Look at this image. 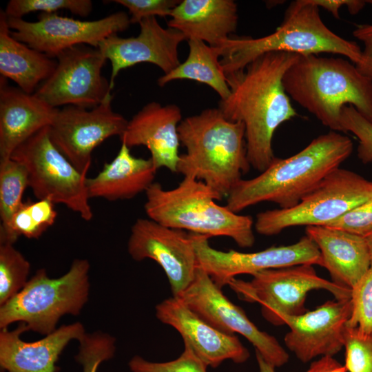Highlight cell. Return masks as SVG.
<instances>
[{"instance_id":"6da1fadb","label":"cell","mask_w":372,"mask_h":372,"mask_svg":"<svg viewBox=\"0 0 372 372\" xmlns=\"http://www.w3.org/2000/svg\"><path fill=\"white\" fill-rule=\"evenodd\" d=\"M299 55L266 53L244 69L226 74L230 94L220 100L218 108L229 121L245 125L247 158L250 165L260 172L275 158L272 149L275 131L298 115L282 79Z\"/></svg>"},{"instance_id":"7a4b0ae2","label":"cell","mask_w":372,"mask_h":372,"mask_svg":"<svg viewBox=\"0 0 372 372\" xmlns=\"http://www.w3.org/2000/svg\"><path fill=\"white\" fill-rule=\"evenodd\" d=\"M353 149L347 136L332 130L320 135L291 156L275 157L258 176L241 179L227 197L226 206L238 214L262 202L276 203L279 209L292 208L339 168Z\"/></svg>"},{"instance_id":"3957f363","label":"cell","mask_w":372,"mask_h":372,"mask_svg":"<svg viewBox=\"0 0 372 372\" xmlns=\"http://www.w3.org/2000/svg\"><path fill=\"white\" fill-rule=\"evenodd\" d=\"M178 132L186 153L180 155L177 172L227 197L251 166L245 125L229 121L218 107L207 108L182 120Z\"/></svg>"},{"instance_id":"277c9868","label":"cell","mask_w":372,"mask_h":372,"mask_svg":"<svg viewBox=\"0 0 372 372\" xmlns=\"http://www.w3.org/2000/svg\"><path fill=\"white\" fill-rule=\"evenodd\" d=\"M282 83L289 96L332 131L343 132L346 105L372 123V80L345 59L299 55Z\"/></svg>"},{"instance_id":"5b68a950","label":"cell","mask_w":372,"mask_h":372,"mask_svg":"<svg viewBox=\"0 0 372 372\" xmlns=\"http://www.w3.org/2000/svg\"><path fill=\"white\" fill-rule=\"evenodd\" d=\"M144 209L147 218L164 226L208 237L231 238L239 247L254 245V220L226 205L216 203L223 198L205 183L192 176L174 189L154 183L145 192Z\"/></svg>"},{"instance_id":"8992f818","label":"cell","mask_w":372,"mask_h":372,"mask_svg":"<svg viewBox=\"0 0 372 372\" xmlns=\"http://www.w3.org/2000/svg\"><path fill=\"white\" fill-rule=\"evenodd\" d=\"M218 47L225 74L242 70L258 56L274 52L300 55L338 54L355 65L362 58L358 45L332 32L322 21L319 8L309 0L291 3L274 32L256 39L229 37Z\"/></svg>"},{"instance_id":"52a82bcc","label":"cell","mask_w":372,"mask_h":372,"mask_svg":"<svg viewBox=\"0 0 372 372\" xmlns=\"http://www.w3.org/2000/svg\"><path fill=\"white\" fill-rule=\"evenodd\" d=\"M90 263L75 259L70 269L57 278L38 269L23 288L0 306V328L23 322L28 331L48 335L56 330L60 318L80 314L88 300Z\"/></svg>"},{"instance_id":"ba28073f","label":"cell","mask_w":372,"mask_h":372,"mask_svg":"<svg viewBox=\"0 0 372 372\" xmlns=\"http://www.w3.org/2000/svg\"><path fill=\"white\" fill-rule=\"evenodd\" d=\"M372 199V181L343 168H337L295 207L258 213L254 228L271 236L295 226H325L354 207Z\"/></svg>"},{"instance_id":"9c48e42d","label":"cell","mask_w":372,"mask_h":372,"mask_svg":"<svg viewBox=\"0 0 372 372\" xmlns=\"http://www.w3.org/2000/svg\"><path fill=\"white\" fill-rule=\"evenodd\" d=\"M244 281L232 278L228 285L240 299L261 306V313L273 325H283L285 316L304 313L307 294L313 289H325L336 300L351 298V289L318 276L311 265H299L265 269Z\"/></svg>"},{"instance_id":"30bf717a","label":"cell","mask_w":372,"mask_h":372,"mask_svg":"<svg viewBox=\"0 0 372 372\" xmlns=\"http://www.w3.org/2000/svg\"><path fill=\"white\" fill-rule=\"evenodd\" d=\"M10 158L27 169L28 187L38 200L64 205L85 221L92 219L87 175L79 171L54 145L49 126L20 145Z\"/></svg>"},{"instance_id":"8fae6325","label":"cell","mask_w":372,"mask_h":372,"mask_svg":"<svg viewBox=\"0 0 372 372\" xmlns=\"http://www.w3.org/2000/svg\"><path fill=\"white\" fill-rule=\"evenodd\" d=\"M56 58L54 71L34 93L51 107L92 109L111 94L110 80L102 74L107 59L99 48L78 45Z\"/></svg>"},{"instance_id":"7c38bea8","label":"cell","mask_w":372,"mask_h":372,"mask_svg":"<svg viewBox=\"0 0 372 372\" xmlns=\"http://www.w3.org/2000/svg\"><path fill=\"white\" fill-rule=\"evenodd\" d=\"M7 21L15 39L51 58L78 45L98 48L103 40L125 31L131 24L130 17L123 11L93 21L41 12L34 22L8 17Z\"/></svg>"},{"instance_id":"4fadbf2b","label":"cell","mask_w":372,"mask_h":372,"mask_svg":"<svg viewBox=\"0 0 372 372\" xmlns=\"http://www.w3.org/2000/svg\"><path fill=\"white\" fill-rule=\"evenodd\" d=\"M176 298L218 331L243 335L254 345L256 351L275 368L288 362L289 355L276 338L258 329L241 307L231 302L199 266L193 281Z\"/></svg>"},{"instance_id":"5bb4252c","label":"cell","mask_w":372,"mask_h":372,"mask_svg":"<svg viewBox=\"0 0 372 372\" xmlns=\"http://www.w3.org/2000/svg\"><path fill=\"white\" fill-rule=\"evenodd\" d=\"M112 94L92 109L65 106L49 126L56 148L81 173L92 164L94 149L107 138L123 134L128 121L112 107Z\"/></svg>"},{"instance_id":"9a60e30c","label":"cell","mask_w":372,"mask_h":372,"mask_svg":"<svg viewBox=\"0 0 372 372\" xmlns=\"http://www.w3.org/2000/svg\"><path fill=\"white\" fill-rule=\"evenodd\" d=\"M198 266L201 267L220 289L240 274L253 275L258 271L299 265L322 266L320 251L307 235L297 242L272 246L265 250L243 253L223 251L211 247L209 237L192 233Z\"/></svg>"},{"instance_id":"2e32d148","label":"cell","mask_w":372,"mask_h":372,"mask_svg":"<svg viewBox=\"0 0 372 372\" xmlns=\"http://www.w3.org/2000/svg\"><path fill=\"white\" fill-rule=\"evenodd\" d=\"M127 251L136 261L146 258L156 261L164 270L174 297L194 279L198 262L190 232L140 218L132 226Z\"/></svg>"},{"instance_id":"e0dca14e","label":"cell","mask_w":372,"mask_h":372,"mask_svg":"<svg viewBox=\"0 0 372 372\" xmlns=\"http://www.w3.org/2000/svg\"><path fill=\"white\" fill-rule=\"evenodd\" d=\"M136 37L123 38L110 35L99 45V50L112 65L110 79L113 90L118 72L141 63H149L168 74L180 65L178 48L187 40L184 34L172 28H163L155 17L143 19Z\"/></svg>"},{"instance_id":"ac0fdd59","label":"cell","mask_w":372,"mask_h":372,"mask_svg":"<svg viewBox=\"0 0 372 372\" xmlns=\"http://www.w3.org/2000/svg\"><path fill=\"white\" fill-rule=\"evenodd\" d=\"M351 313V298L335 299L303 314L285 316L283 325L290 329L285 344L304 363L318 356H333L344 347Z\"/></svg>"},{"instance_id":"d6986e66","label":"cell","mask_w":372,"mask_h":372,"mask_svg":"<svg viewBox=\"0 0 372 372\" xmlns=\"http://www.w3.org/2000/svg\"><path fill=\"white\" fill-rule=\"evenodd\" d=\"M156 316L163 323L174 327L184 344L207 366L216 368L226 360L241 364L249 358V351L237 336L215 329L178 298L173 296L158 304Z\"/></svg>"},{"instance_id":"ffe728a7","label":"cell","mask_w":372,"mask_h":372,"mask_svg":"<svg viewBox=\"0 0 372 372\" xmlns=\"http://www.w3.org/2000/svg\"><path fill=\"white\" fill-rule=\"evenodd\" d=\"M181 121V110L176 105L163 106L158 102H150L128 121L120 140L130 148L139 145L147 147L157 170L165 167L177 172L180 143L178 127Z\"/></svg>"},{"instance_id":"44dd1931","label":"cell","mask_w":372,"mask_h":372,"mask_svg":"<svg viewBox=\"0 0 372 372\" xmlns=\"http://www.w3.org/2000/svg\"><path fill=\"white\" fill-rule=\"evenodd\" d=\"M28 331L19 322L14 330L0 331V366L7 372H56L55 364L60 354L72 340H80L85 335L81 322L64 324L34 342H26L21 335Z\"/></svg>"},{"instance_id":"7402d4cb","label":"cell","mask_w":372,"mask_h":372,"mask_svg":"<svg viewBox=\"0 0 372 372\" xmlns=\"http://www.w3.org/2000/svg\"><path fill=\"white\" fill-rule=\"evenodd\" d=\"M54 108L34 94L10 86L0 78V160L8 159L23 143L53 122Z\"/></svg>"},{"instance_id":"603a6c76","label":"cell","mask_w":372,"mask_h":372,"mask_svg":"<svg viewBox=\"0 0 372 372\" xmlns=\"http://www.w3.org/2000/svg\"><path fill=\"white\" fill-rule=\"evenodd\" d=\"M305 233L318 246L331 281L353 289L372 261L366 238L325 226H307Z\"/></svg>"},{"instance_id":"cb8c5ba5","label":"cell","mask_w":372,"mask_h":372,"mask_svg":"<svg viewBox=\"0 0 372 372\" xmlns=\"http://www.w3.org/2000/svg\"><path fill=\"white\" fill-rule=\"evenodd\" d=\"M169 28L186 39L203 41L218 47L236 32L238 8L233 0H183L172 10Z\"/></svg>"},{"instance_id":"d4e9b609","label":"cell","mask_w":372,"mask_h":372,"mask_svg":"<svg viewBox=\"0 0 372 372\" xmlns=\"http://www.w3.org/2000/svg\"><path fill=\"white\" fill-rule=\"evenodd\" d=\"M157 169L152 159L133 156L130 148L121 143V148L110 163L94 177L87 178L89 198L110 201L130 199L146 192L154 182Z\"/></svg>"},{"instance_id":"484cf974","label":"cell","mask_w":372,"mask_h":372,"mask_svg":"<svg viewBox=\"0 0 372 372\" xmlns=\"http://www.w3.org/2000/svg\"><path fill=\"white\" fill-rule=\"evenodd\" d=\"M57 61L11 34L7 16L0 11V74L15 82L19 88L34 94L38 87L54 71Z\"/></svg>"},{"instance_id":"4316f807","label":"cell","mask_w":372,"mask_h":372,"mask_svg":"<svg viewBox=\"0 0 372 372\" xmlns=\"http://www.w3.org/2000/svg\"><path fill=\"white\" fill-rule=\"evenodd\" d=\"M188 45L187 59L168 74L160 76L158 85L163 87L175 80L196 81L211 87L220 96V100L226 99L230 89L220 63V48L197 39L188 40Z\"/></svg>"},{"instance_id":"83f0119b","label":"cell","mask_w":372,"mask_h":372,"mask_svg":"<svg viewBox=\"0 0 372 372\" xmlns=\"http://www.w3.org/2000/svg\"><path fill=\"white\" fill-rule=\"evenodd\" d=\"M56 216L54 203L50 200L23 202L8 229L0 233V242L14 245L21 236L37 239L54 223Z\"/></svg>"},{"instance_id":"f1b7e54d","label":"cell","mask_w":372,"mask_h":372,"mask_svg":"<svg viewBox=\"0 0 372 372\" xmlns=\"http://www.w3.org/2000/svg\"><path fill=\"white\" fill-rule=\"evenodd\" d=\"M28 187V174L21 163L10 158L0 160V233L6 231L23 203Z\"/></svg>"},{"instance_id":"f546056e","label":"cell","mask_w":372,"mask_h":372,"mask_svg":"<svg viewBox=\"0 0 372 372\" xmlns=\"http://www.w3.org/2000/svg\"><path fill=\"white\" fill-rule=\"evenodd\" d=\"M30 270V262L13 244L0 242V306L23 288Z\"/></svg>"},{"instance_id":"4dcf8cb0","label":"cell","mask_w":372,"mask_h":372,"mask_svg":"<svg viewBox=\"0 0 372 372\" xmlns=\"http://www.w3.org/2000/svg\"><path fill=\"white\" fill-rule=\"evenodd\" d=\"M92 7L90 0H10L4 12L8 17L22 18L35 11L54 13L60 10H66L85 17L90 14Z\"/></svg>"},{"instance_id":"1f68e13d","label":"cell","mask_w":372,"mask_h":372,"mask_svg":"<svg viewBox=\"0 0 372 372\" xmlns=\"http://www.w3.org/2000/svg\"><path fill=\"white\" fill-rule=\"evenodd\" d=\"M79 342V349L75 359L82 365L83 372H96L101 363L114 355L115 339L107 333L101 331L86 333Z\"/></svg>"},{"instance_id":"d6a6232c","label":"cell","mask_w":372,"mask_h":372,"mask_svg":"<svg viewBox=\"0 0 372 372\" xmlns=\"http://www.w3.org/2000/svg\"><path fill=\"white\" fill-rule=\"evenodd\" d=\"M344 335L348 372H372V333L346 327Z\"/></svg>"},{"instance_id":"836d02e7","label":"cell","mask_w":372,"mask_h":372,"mask_svg":"<svg viewBox=\"0 0 372 372\" xmlns=\"http://www.w3.org/2000/svg\"><path fill=\"white\" fill-rule=\"evenodd\" d=\"M352 313L347 327L372 333V261L355 287L351 289Z\"/></svg>"},{"instance_id":"e575fe53","label":"cell","mask_w":372,"mask_h":372,"mask_svg":"<svg viewBox=\"0 0 372 372\" xmlns=\"http://www.w3.org/2000/svg\"><path fill=\"white\" fill-rule=\"evenodd\" d=\"M132 372H207V366L187 344L180 355L172 361L154 362L135 355L129 362Z\"/></svg>"},{"instance_id":"d590c367","label":"cell","mask_w":372,"mask_h":372,"mask_svg":"<svg viewBox=\"0 0 372 372\" xmlns=\"http://www.w3.org/2000/svg\"><path fill=\"white\" fill-rule=\"evenodd\" d=\"M340 123L343 132H351L358 139V158L363 164L371 163L372 123L351 105H346L342 108Z\"/></svg>"},{"instance_id":"8d00e7d4","label":"cell","mask_w":372,"mask_h":372,"mask_svg":"<svg viewBox=\"0 0 372 372\" xmlns=\"http://www.w3.org/2000/svg\"><path fill=\"white\" fill-rule=\"evenodd\" d=\"M325 227L366 237L372 233V199L354 207Z\"/></svg>"},{"instance_id":"74e56055","label":"cell","mask_w":372,"mask_h":372,"mask_svg":"<svg viewBox=\"0 0 372 372\" xmlns=\"http://www.w3.org/2000/svg\"><path fill=\"white\" fill-rule=\"evenodd\" d=\"M114 3L127 8L130 23H140L143 19L169 16L172 10L180 2L179 0H114Z\"/></svg>"},{"instance_id":"f35d334b","label":"cell","mask_w":372,"mask_h":372,"mask_svg":"<svg viewBox=\"0 0 372 372\" xmlns=\"http://www.w3.org/2000/svg\"><path fill=\"white\" fill-rule=\"evenodd\" d=\"M353 35L364 46L361 61L356 67L362 74L372 80V24L357 25Z\"/></svg>"},{"instance_id":"ab89813d","label":"cell","mask_w":372,"mask_h":372,"mask_svg":"<svg viewBox=\"0 0 372 372\" xmlns=\"http://www.w3.org/2000/svg\"><path fill=\"white\" fill-rule=\"evenodd\" d=\"M318 8H322L329 12L335 18L339 19V10L342 6L347 7L351 14L358 13L366 3L360 0H309Z\"/></svg>"},{"instance_id":"60d3db41","label":"cell","mask_w":372,"mask_h":372,"mask_svg":"<svg viewBox=\"0 0 372 372\" xmlns=\"http://www.w3.org/2000/svg\"><path fill=\"white\" fill-rule=\"evenodd\" d=\"M304 372H348L344 365L341 364L333 356H322L313 362Z\"/></svg>"},{"instance_id":"b9f144b4","label":"cell","mask_w":372,"mask_h":372,"mask_svg":"<svg viewBox=\"0 0 372 372\" xmlns=\"http://www.w3.org/2000/svg\"><path fill=\"white\" fill-rule=\"evenodd\" d=\"M256 357L260 372H275V367L267 362L258 351H256Z\"/></svg>"},{"instance_id":"7bdbcfd3","label":"cell","mask_w":372,"mask_h":372,"mask_svg":"<svg viewBox=\"0 0 372 372\" xmlns=\"http://www.w3.org/2000/svg\"><path fill=\"white\" fill-rule=\"evenodd\" d=\"M365 238H366V240L368 242V244L371 250V253L372 254V233H371L369 235H368Z\"/></svg>"},{"instance_id":"ee69618b","label":"cell","mask_w":372,"mask_h":372,"mask_svg":"<svg viewBox=\"0 0 372 372\" xmlns=\"http://www.w3.org/2000/svg\"><path fill=\"white\" fill-rule=\"evenodd\" d=\"M366 1V3H368L372 5V0H369V1Z\"/></svg>"}]
</instances>
